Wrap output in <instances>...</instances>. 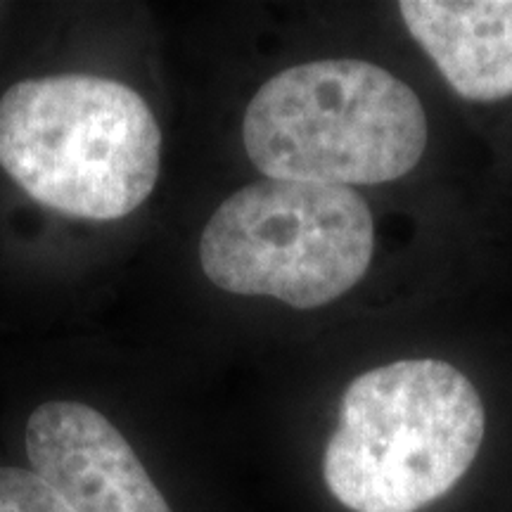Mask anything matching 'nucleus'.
<instances>
[{
  "label": "nucleus",
  "instance_id": "1",
  "mask_svg": "<svg viewBox=\"0 0 512 512\" xmlns=\"http://www.w3.org/2000/svg\"><path fill=\"white\" fill-rule=\"evenodd\" d=\"M484 432L482 396L458 368L411 358L368 370L342 396L325 486L351 512H418L463 479Z\"/></svg>",
  "mask_w": 512,
  "mask_h": 512
},
{
  "label": "nucleus",
  "instance_id": "2",
  "mask_svg": "<svg viewBox=\"0 0 512 512\" xmlns=\"http://www.w3.org/2000/svg\"><path fill=\"white\" fill-rule=\"evenodd\" d=\"M0 166L60 214L117 221L155 190L162 131L124 83L93 74L19 81L0 98Z\"/></svg>",
  "mask_w": 512,
  "mask_h": 512
},
{
  "label": "nucleus",
  "instance_id": "3",
  "mask_svg": "<svg viewBox=\"0 0 512 512\" xmlns=\"http://www.w3.org/2000/svg\"><path fill=\"white\" fill-rule=\"evenodd\" d=\"M242 138L271 181L349 188L411 174L427 147V117L387 69L320 60L266 81L247 105Z\"/></svg>",
  "mask_w": 512,
  "mask_h": 512
},
{
  "label": "nucleus",
  "instance_id": "4",
  "mask_svg": "<svg viewBox=\"0 0 512 512\" xmlns=\"http://www.w3.org/2000/svg\"><path fill=\"white\" fill-rule=\"evenodd\" d=\"M373 249L375 221L358 192L268 178L223 200L200 261L221 290L318 309L361 283Z\"/></svg>",
  "mask_w": 512,
  "mask_h": 512
},
{
  "label": "nucleus",
  "instance_id": "5",
  "mask_svg": "<svg viewBox=\"0 0 512 512\" xmlns=\"http://www.w3.org/2000/svg\"><path fill=\"white\" fill-rule=\"evenodd\" d=\"M31 470L74 512H171L136 448L98 408L48 401L29 415Z\"/></svg>",
  "mask_w": 512,
  "mask_h": 512
},
{
  "label": "nucleus",
  "instance_id": "6",
  "mask_svg": "<svg viewBox=\"0 0 512 512\" xmlns=\"http://www.w3.org/2000/svg\"><path fill=\"white\" fill-rule=\"evenodd\" d=\"M399 12L460 98L475 102L510 98L512 0H403Z\"/></svg>",
  "mask_w": 512,
  "mask_h": 512
},
{
  "label": "nucleus",
  "instance_id": "7",
  "mask_svg": "<svg viewBox=\"0 0 512 512\" xmlns=\"http://www.w3.org/2000/svg\"><path fill=\"white\" fill-rule=\"evenodd\" d=\"M0 512H74L31 467L0 465Z\"/></svg>",
  "mask_w": 512,
  "mask_h": 512
}]
</instances>
